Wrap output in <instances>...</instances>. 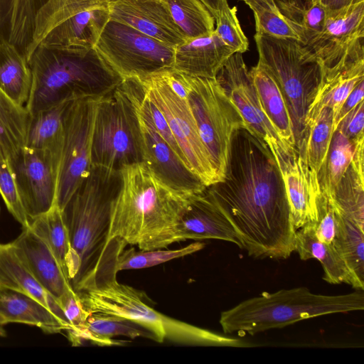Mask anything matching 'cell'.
<instances>
[{
    "instance_id": "f1b7e54d",
    "label": "cell",
    "mask_w": 364,
    "mask_h": 364,
    "mask_svg": "<svg viewBox=\"0 0 364 364\" xmlns=\"http://www.w3.org/2000/svg\"><path fill=\"white\" fill-rule=\"evenodd\" d=\"M294 252L302 260H318L323 269V279L326 282L331 284L345 283L359 289L343 258L333 246L318 240L309 225H305L296 230Z\"/></svg>"
},
{
    "instance_id": "ffe728a7",
    "label": "cell",
    "mask_w": 364,
    "mask_h": 364,
    "mask_svg": "<svg viewBox=\"0 0 364 364\" xmlns=\"http://www.w3.org/2000/svg\"><path fill=\"white\" fill-rule=\"evenodd\" d=\"M176 237L177 242L186 240H220L242 247L232 224L210 196L206 188L191 196L177 225Z\"/></svg>"
},
{
    "instance_id": "3957f363",
    "label": "cell",
    "mask_w": 364,
    "mask_h": 364,
    "mask_svg": "<svg viewBox=\"0 0 364 364\" xmlns=\"http://www.w3.org/2000/svg\"><path fill=\"white\" fill-rule=\"evenodd\" d=\"M119 173L107 242L119 238L141 250L163 249L177 242L176 228L193 195L168 187L143 163L124 166Z\"/></svg>"
},
{
    "instance_id": "ac0fdd59",
    "label": "cell",
    "mask_w": 364,
    "mask_h": 364,
    "mask_svg": "<svg viewBox=\"0 0 364 364\" xmlns=\"http://www.w3.org/2000/svg\"><path fill=\"white\" fill-rule=\"evenodd\" d=\"M50 0H0V42L10 44L30 61L48 33Z\"/></svg>"
},
{
    "instance_id": "4dcf8cb0",
    "label": "cell",
    "mask_w": 364,
    "mask_h": 364,
    "mask_svg": "<svg viewBox=\"0 0 364 364\" xmlns=\"http://www.w3.org/2000/svg\"><path fill=\"white\" fill-rule=\"evenodd\" d=\"M71 101H65L30 114L26 147L50 154L59 164L64 115Z\"/></svg>"
},
{
    "instance_id": "5b68a950",
    "label": "cell",
    "mask_w": 364,
    "mask_h": 364,
    "mask_svg": "<svg viewBox=\"0 0 364 364\" xmlns=\"http://www.w3.org/2000/svg\"><path fill=\"white\" fill-rule=\"evenodd\" d=\"M119 171L92 166L62 210L71 245L67 267L74 287L96 266L106 245Z\"/></svg>"
},
{
    "instance_id": "4316f807",
    "label": "cell",
    "mask_w": 364,
    "mask_h": 364,
    "mask_svg": "<svg viewBox=\"0 0 364 364\" xmlns=\"http://www.w3.org/2000/svg\"><path fill=\"white\" fill-rule=\"evenodd\" d=\"M249 73L263 112L279 139L285 144L296 148L289 109L275 78L259 61Z\"/></svg>"
},
{
    "instance_id": "f907efd6",
    "label": "cell",
    "mask_w": 364,
    "mask_h": 364,
    "mask_svg": "<svg viewBox=\"0 0 364 364\" xmlns=\"http://www.w3.org/2000/svg\"><path fill=\"white\" fill-rule=\"evenodd\" d=\"M8 323L4 317L0 314V336H4L5 331L4 327L7 325Z\"/></svg>"
},
{
    "instance_id": "6da1fadb",
    "label": "cell",
    "mask_w": 364,
    "mask_h": 364,
    "mask_svg": "<svg viewBox=\"0 0 364 364\" xmlns=\"http://www.w3.org/2000/svg\"><path fill=\"white\" fill-rule=\"evenodd\" d=\"M206 190L249 256L284 259L294 252L296 229L281 172L266 143L247 129L235 132L223 177Z\"/></svg>"
},
{
    "instance_id": "e0dca14e",
    "label": "cell",
    "mask_w": 364,
    "mask_h": 364,
    "mask_svg": "<svg viewBox=\"0 0 364 364\" xmlns=\"http://www.w3.org/2000/svg\"><path fill=\"white\" fill-rule=\"evenodd\" d=\"M215 78L237 109L251 133L266 144L281 140L263 112L242 53L232 54Z\"/></svg>"
},
{
    "instance_id": "f5cc1de1",
    "label": "cell",
    "mask_w": 364,
    "mask_h": 364,
    "mask_svg": "<svg viewBox=\"0 0 364 364\" xmlns=\"http://www.w3.org/2000/svg\"><path fill=\"white\" fill-rule=\"evenodd\" d=\"M308 1H311V0H308Z\"/></svg>"
},
{
    "instance_id": "30bf717a",
    "label": "cell",
    "mask_w": 364,
    "mask_h": 364,
    "mask_svg": "<svg viewBox=\"0 0 364 364\" xmlns=\"http://www.w3.org/2000/svg\"><path fill=\"white\" fill-rule=\"evenodd\" d=\"M94 48L123 80L143 78L173 67V47L112 19Z\"/></svg>"
},
{
    "instance_id": "ba28073f",
    "label": "cell",
    "mask_w": 364,
    "mask_h": 364,
    "mask_svg": "<svg viewBox=\"0 0 364 364\" xmlns=\"http://www.w3.org/2000/svg\"><path fill=\"white\" fill-rule=\"evenodd\" d=\"M136 107L122 83L98 100L95 117L92 166L113 171L142 163Z\"/></svg>"
},
{
    "instance_id": "b9f144b4",
    "label": "cell",
    "mask_w": 364,
    "mask_h": 364,
    "mask_svg": "<svg viewBox=\"0 0 364 364\" xmlns=\"http://www.w3.org/2000/svg\"><path fill=\"white\" fill-rule=\"evenodd\" d=\"M340 213L330 199L321 193L316 202V216L309 225L318 240L333 247Z\"/></svg>"
},
{
    "instance_id": "7a4b0ae2",
    "label": "cell",
    "mask_w": 364,
    "mask_h": 364,
    "mask_svg": "<svg viewBox=\"0 0 364 364\" xmlns=\"http://www.w3.org/2000/svg\"><path fill=\"white\" fill-rule=\"evenodd\" d=\"M127 243L109 240L96 266L73 288L86 310L131 321L148 331L154 341L202 346L246 347L250 343L167 316L149 305L146 294L117 280V260Z\"/></svg>"
},
{
    "instance_id": "7dc6e473",
    "label": "cell",
    "mask_w": 364,
    "mask_h": 364,
    "mask_svg": "<svg viewBox=\"0 0 364 364\" xmlns=\"http://www.w3.org/2000/svg\"><path fill=\"white\" fill-rule=\"evenodd\" d=\"M364 80L360 81L350 92L343 103L338 114L333 119V129L336 131L338 124L342 119L350 112L357 105L363 100Z\"/></svg>"
},
{
    "instance_id": "7bdbcfd3",
    "label": "cell",
    "mask_w": 364,
    "mask_h": 364,
    "mask_svg": "<svg viewBox=\"0 0 364 364\" xmlns=\"http://www.w3.org/2000/svg\"><path fill=\"white\" fill-rule=\"evenodd\" d=\"M0 194L13 217L22 228L29 225L30 221L23 208L15 176L7 161L0 160Z\"/></svg>"
},
{
    "instance_id": "4fadbf2b",
    "label": "cell",
    "mask_w": 364,
    "mask_h": 364,
    "mask_svg": "<svg viewBox=\"0 0 364 364\" xmlns=\"http://www.w3.org/2000/svg\"><path fill=\"white\" fill-rule=\"evenodd\" d=\"M364 2L327 12L322 30L302 45L320 64L331 69L346 58L364 51Z\"/></svg>"
},
{
    "instance_id": "44dd1931",
    "label": "cell",
    "mask_w": 364,
    "mask_h": 364,
    "mask_svg": "<svg viewBox=\"0 0 364 364\" xmlns=\"http://www.w3.org/2000/svg\"><path fill=\"white\" fill-rule=\"evenodd\" d=\"M16 254L39 283L58 300L74 290L46 241L28 225L11 242Z\"/></svg>"
},
{
    "instance_id": "ab89813d",
    "label": "cell",
    "mask_w": 364,
    "mask_h": 364,
    "mask_svg": "<svg viewBox=\"0 0 364 364\" xmlns=\"http://www.w3.org/2000/svg\"><path fill=\"white\" fill-rule=\"evenodd\" d=\"M204 247L203 242H196L177 250L157 249L139 252L134 249L123 250L117 260V269L119 272L151 267L173 259L191 255L201 250Z\"/></svg>"
},
{
    "instance_id": "1f68e13d",
    "label": "cell",
    "mask_w": 364,
    "mask_h": 364,
    "mask_svg": "<svg viewBox=\"0 0 364 364\" xmlns=\"http://www.w3.org/2000/svg\"><path fill=\"white\" fill-rule=\"evenodd\" d=\"M30 114L0 88V160L12 163L26 146Z\"/></svg>"
},
{
    "instance_id": "ee69618b",
    "label": "cell",
    "mask_w": 364,
    "mask_h": 364,
    "mask_svg": "<svg viewBox=\"0 0 364 364\" xmlns=\"http://www.w3.org/2000/svg\"><path fill=\"white\" fill-rule=\"evenodd\" d=\"M109 0H50L48 6V33L74 14L90 7L107 4Z\"/></svg>"
},
{
    "instance_id": "9c48e42d",
    "label": "cell",
    "mask_w": 364,
    "mask_h": 364,
    "mask_svg": "<svg viewBox=\"0 0 364 364\" xmlns=\"http://www.w3.org/2000/svg\"><path fill=\"white\" fill-rule=\"evenodd\" d=\"M181 74L186 99L200 137L220 181L225 173L235 132L240 128H247L216 78Z\"/></svg>"
},
{
    "instance_id": "d4e9b609",
    "label": "cell",
    "mask_w": 364,
    "mask_h": 364,
    "mask_svg": "<svg viewBox=\"0 0 364 364\" xmlns=\"http://www.w3.org/2000/svg\"><path fill=\"white\" fill-rule=\"evenodd\" d=\"M0 289L18 291L36 299L65 323L70 329L58 300L36 279L11 242L0 243Z\"/></svg>"
},
{
    "instance_id": "8d00e7d4",
    "label": "cell",
    "mask_w": 364,
    "mask_h": 364,
    "mask_svg": "<svg viewBox=\"0 0 364 364\" xmlns=\"http://www.w3.org/2000/svg\"><path fill=\"white\" fill-rule=\"evenodd\" d=\"M358 143H354L338 130L333 134L327 156L318 173L321 191L328 198L331 196L350 165Z\"/></svg>"
},
{
    "instance_id": "e575fe53",
    "label": "cell",
    "mask_w": 364,
    "mask_h": 364,
    "mask_svg": "<svg viewBox=\"0 0 364 364\" xmlns=\"http://www.w3.org/2000/svg\"><path fill=\"white\" fill-rule=\"evenodd\" d=\"M29 226L46 241L68 276L67 267L72 249L62 210L55 204L46 213L31 220Z\"/></svg>"
},
{
    "instance_id": "816d5d0a",
    "label": "cell",
    "mask_w": 364,
    "mask_h": 364,
    "mask_svg": "<svg viewBox=\"0 0 364 364\" xmlns=\"http://www.w3.org/2000/svg\"><path fill=\"white\" fill-rule=\"evenodd\" d=\"M239 1H245V0H239Z\"/></svg>"
},
{
    "instance_id": "5bb4252c",
    "label": "cell",
    "mask_w": 364,
    "mask_h": 364,
    "mask_svg": "<svg viewBox=\"0 0 364 364\" xmlns=\"http://www.w3.org/2000/svg\"><path fill=\"white\" fill-rule=\"evenodd\" d=\"M10 165L29 221L56 204L59 164L50 154L25 146Z\"/></svg>"
},
{
    "instance_id": "52a82bcc",
    "label": "cell",
    "mask_w": 364,
    "mask_h": 364,
    "mask_svg": "<svg viewBox=\"0 0 364 364\" xmlns=\"http://www.w3.org/2000/svg\"><path fill=\"white\" fill-rule=\"evenodd\" d=\"M254 38L258 61L274 76L287 103L298 149L309 108L321 80L322 68L296 40L256 34Z\"/></svg>"
},
{
    "instance_id": "8992f818",
    "label": "cell",
    "mask_w": 364,
    "mask_h": 364,
    "mask_svg": "<svg viewBox=\"0 0 364 364\" xmlns=\"http://www.w3.org/2000/svg\"><path fill=\"white\" fill-rule=\"evenodd\" d=\"M364 309L363 290L345 294H315L305 287L262 292L220 314L225 334L254 335L280 328L299 321Z\"/></svg>"
},
{
    "instance_id": "74e56055",
    "label": "cell",
    "mask_w": 364,
    "mask_h": 364,
    "mask_svg": "<svg viewBox=\"0 0 364 364\" xmlns=\"http://www.w3.org/2000/svg\"><path fill=\"white\" fill-rule=\"evenodd\" d=\"M186 39L215 30V18L200 0H162Z\"/></svg>"
},
{
    "instance_id": "836d02e7",
    "label": "cell",
    "mask_w": 364,
    "mask_h": 364,
    "mask_svg": "<svg viewBox=\"0 0 364 364\" xmlns=\"http://www.w3.org/2000/svg\"><path fill=\"white\" fill-rule=\"evenodd\" d=\"M333 112L324 107L305 126L298 150L311 171L318 173L328 154L334 133Z\"/></svg>"
},
{
    "instance_id": "bcb514c9",
    "label": "cell",
    "mask_w": 364,
    "mask_h": 364,
    "mask_svg": "<svg viewBox=\"0 0 364 364\" xmlns=\"http://www.w3.org/2000/svg\"><path fill=\"white\" fill-rule=\"evenodd\" d=\"M364 101H361L339 122L336 130L358 143L364 140Z\"/></svg>"
},
{
    "instance_id": "8fae6325",
    "label": "cell",
    "mask_w": 364,
    "mask_h": 364,
    "mask_svg": "<svg viewBox=\"0 0 364 364\" xmlns=\"http://www.w3.org/2000/svg\"><path fill=\"white\" fill-rule=\"evenodd\" d=\"M145 95L160 109L188 167L208 186L220 181L199 135L186 98L169 85L165 71L138 78Z\"/></svg>"
},
{
    "instance_id": "f35d334b",
    "label": "cell",
    "mask_w": 364,
    "mask_h": 364,
    "mask_svg": "<svg viewBox=\"0 0 364 364\" xmlns=\"http://www.w3.org/2000/svg\"><path fill=\"white\" fill-rule=\"evenodd\" d=\"M252 11L255 22V34L281 38L294 39L299 37L280 12L274 0H245Z\"/></svg>"
},
{
    "instance_id": "f546056e",
    "label": "cell",
    "mask_w": 364,
    "mask_h": 364,
    "mask_svg": "<svg viewBox=\"0 0 364 364\" xmlns=\"http://www.w3.org/2000/svg\"><path fill=\"white\" fill-rule=\"evenodd\" d=\"M0 314L8 323L31 325L48 333L69 329L65 323L36 299L10 289H0Z\"/></svg>"
},
{
    "instance_id": "681fc988",
    "label": "cell",
    "mask_w": 364,
    "mask_h": 364,
    "mask_svg": "<svg viewBox=\"0 0 364 364\" xmlns=\"http://www.w3.org/2000/svg\"><path fill=\"white\" fill-rule=\"evenodd\" d=\"M208 8V9L215 18L221 8L226 4L228 0H200Z\"/></svg>"
},
{
    "instance_id": "7402d4cb",
    "label": "cell",
    "mask_w": 364,
    "mask_h": 364,
    "mask_svg": "<svg viewBox=\"0 0 364 364\" xmlns=\"http://www.w3.org/2000/svg\"><path fill=\"white\" fill-rule=\"evenodd\" d=\"M235 51L212 33L185 40L174 48L173 69L191 77L215 78Z\"/></svg>"
},
{
    "instance_id": "d590c367",
    "label": "cell",
    "mask_w": 364,
    "mask_h": 364,
    "mask_svg": "<svg viewBox=\"0 0 364 364\" xmlns=\"http://www.w3.org/2000/svg\"><path fill=\"white\" fill-rule=\"evenodd\" d=\"M333 247L345 261L358 289L363 290L364 229L340 214Z\"/></svg>"
},
{
    "instance_id": "277c9868",
    "label": "cell",
    "mask_w": 364,
    "mask_h": 364,
    "mask_svg": "<svg viewBox=\"0 0 364 364\" xmlns=\"http://www.w3.org/2000/svg\"><path fill=\"white\" fill-rule=\"evenodd\" d=\"M29 65L32 81L25 107L30 114L65 101L100 98L123 80L95 48L54 49L38 45Z\"/></svg>"
},
{
    "instance_id": "d6a6232c",
    "label": "cell",
    "mask_w": 364,
    "mask_h": 364,
    "mask_svg": "<svg viewBox=\"0 0 364 364\" xmlns=\"http://www.w3.org/2000/svg\"><path fill=\"white\" fill-rule=\"evenodd\" d=\"M31 81L28 60L13 46L0 42V88L15 102L26 106Z\"/></svg>"
},
{
    "instance_id": "2e32d148",
    "label": "cell",
    "mask_w": 364,
    "mask_h": 364,
    "mask_svg": "<svg viewBox=\"0 0 364 364\" xmlns=\"http://www.w3.org/2000/svg\"><path fill=\"white\" fill-rule=\"evenodd\" d=\"M142 146V163L163 183L183 194L201 193L205 184L161 136L150 119L137 110Z\"/></svg>"
},
{
    "instance_id": "9a60e30c",
    "label": "cell",
    "mask_w": 364,
    "mask_h": 364,
    "mask_svg": "<svg viewBox=\"0 0 364 364\" xmlns=\"http://www.w3.org/2000/svg\"><path fill=\"white\" fill-rule=\"evenodd\" d=\"M267 145L281 172L296 230L315 220L316 202L321 194L318 176L296 148L281 140Z\"/></svg>"
},
{
    "instance_id": "603a6c76",
    "label": "cell",
    "mask_w": 364,
    "mask_h": 364,
    "mask_svg": "<svg viewBox=\"0 0 364 364\" xmlns=\"http://www.w3.org/2000/svg\"><path fill=\"white\" fill-rule=\"evenodd\" d=\"M364 80V52L356 53L335 67L322 70V77L305 120L310 122L321 109L329 107L333 119L353 88Z\"/></svg>"
},
{
    "instance_id": "f6af8a7d",
    "label": "cell",
    "mask_w": 364,
    "mask_h": 364,
    "mask_svg": "<svg viewBox=\"0 0 364 364\" xmlns=\"http://www.w3.org/2000/svg\"><path fill=\"white\" fill-rule=\"evenodd\" d=\"M58 304L70 325L68 333L75 331L84 325L90 313L85 308L80 296L75 289L61 297Z\"/></svg>"
},
{
    "instance_id": "cb8c5ba5",
    "label": "cell",
    "mask_w": 364,
    "mask_h": 364,
    "mask_svg": "<svg viewBox=\"0 0 364 364\" xmlns=\"http://www.w3.org/2000/svg\"><path fill=\"white\" fill-rule=\"evenodd\" d=\"M109 20L107 4L90 7L55 26L39 45L54 49L92 48Z\"/></svg>"
},
{
    "instance_id": "484cf974",
    "label": "cell",
    "mask_w": 364,
    "mask_h": 364,
    "mask_svg": "<svg viewBox=\"0 0 364 364\" xmlns=\"http://www.w3.org/2000/svg\"><path fill=\"white\" fill-rule=\"evenodd\" d=\"M73 346L89 342L100 346H123L126 341L116 340V336L131 339L139 337L154 341L153 335L141 326L116 316L92 313L78 330L68 333Z\"/></svg>"
},
{
    "instance_id": "60d3db41",
    "label": "cell",
    "mask_w": 364,
    "mask_h": 364,
    "mask_svg": "<svg viewBox=\"0 0 364 364\" xmlns=\"http://www.w3.org/2000/svg\"><path fill=\"white\" fill-rule=\"evenodd\" d=\"M215 32L235 53H244L248 50V39L244 33L238 18L237 8L225 4L215 18Z\"/></svg>"
},
{
    "instance_id": "83f0119b",
    "label": "cell",
    "mask_w": 364,
    "mask_h": 364,
    "mask_svg": "<svg viewBox=\"0 0 364 364\" xmlns=\"http://www.w3.org/2000/svg\"><path fill=\"white\" fill-rule=\"evenodd\" d=\"M364 140L359 141L353 159L330 200L340 214L364 229Z\"/></svg>"
},
{
    "instance_id": "d6986e66",
    "label": "cell",
    "mask_w": 364,
    "mask_h": 364,
    "mask_svg": "<svg viewBox=\"0 0 364 364\" xmlns=\"http://www.w3.org/2000/svg\"><path fill=\"white\" fill-rule=\"evenodd\" d=\"M109 19L175 48L186 40L162 0H109Z\"/></svg>"
},
{
    "instance_id": "c3c4849f",
    "label": "cell",
    "mask_w": 364,
    "mask_h": 364,
    "mask_svg": "<svg viewBox=\"0 0 364 364\" xmlns=\"http://www.w3.org/2000/svg\"><path fill=\"white\" fill-rule=\"evenodd\" d=\"M327 12L337 11L361 2L364 0H318Z\"/></svg>"
},
{
    "instance_id": "7c38bea8",
    "label": "cell",
    "mask_w": 364,
    "mask_h": 364,
    "mask_svg": "<svg viewBox=\"0 0 364 364\" xmlns=\"http://www.w3.org/2000/svg\"><path fill=\"white\" fill-rule=\"evenodd\" d=\"M99 99L72 100L65 110L56 196V204L61 210L90 171L92 132Z\"/></svg>"
}]
</instances>
